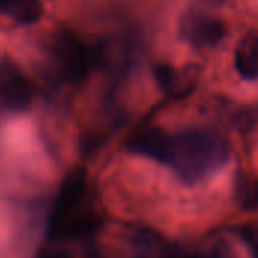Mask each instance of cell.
<instances>
[{
	"mask_svg": "<svg viewBox=\"0 0 258 258\" xmlns=\"http://www.w3.org/2000/svg\"><path fill=\"white\" fill-rule=\"evenodd\" d=\"M230 159L227 139L210 128H187L168 133L160 157L181 183L194 186L219 171Z\"/></svg>",
	"mask_w": 258,
	"mask_h": 258,
	"instance_id": "6da1fadb",
	"label": "cell"
},
{
	"mask_svg": "<svg viewBox=\"0 0 258 258\" xmlns=\"http://www.w3.org/2000/svg\"><path fill=\"white\" fill-rule=\"evenodd\" d=\"M236 70L249 82H254L258 76V36L252 30L246 33L236 48Z\"/></svg>",
	"mask_w": 258,
	"mask_h": 258,
	"instance_id": "52a82bcc",
	"label": "cell"
},
{
	"mask_svg": "<svg viewBox=\"0 0 258 258\" xmlns=\"http://www.w3.org/2000/svg\"><path fill=\"white\" fill-rule=\"evenodd\" d=\"M154 79L157 82V85L160 86V89L168 91L174 86L175 82V74H174V68L169 67L168 63H159L154 67Z\"/></svg>",
	"mask_w": 258,
	"mask_h": 258,
	"instance_id": "30bf717a",
	"label": "cell"
},
{
	"mask_svg": "<svg viewBox=\"0 0 258 258\" xmlns=\"http://www.w3.org/2000/svg\"><path fill=\"white\" fill-rule=\"evenodd\" d=\"M101 225L85 169L74 168L63 178L47 221L51 240H88Z\"/></svg>",
	"mask_w": 258,
	"mask_h": 258,
	"instance_id": "7a4b0ae2",
	"label": "cell"
},
{
	"mask_svg": "<svg viewBox=\"0 0 258 258\" xmlns=\"http://www.w3.org/2000/svg\"><path fill=\"white\" fill-rule=\"evenodd\" d=\"M32 101V89L24 74L6 59H0V104L12 112H21Z\"/></svg>",
	"mask_w": 258,
	"mask_h": 258,
	"instance_id": "277c9868",
	"label": "cell"
},
{
	"mask_svg": "<svg viewBox=\"0 0 258 258\" xmlns=\"http://www.w3.org/2000/svg\"><path fill=\"white\" fill-rule=\"evenodd\" d=\"M168 138V132L160 127L145 125L138 128L125 142V150L128 153L148 157L151 160L160 162L165 142Z\"/></svg>",
	"mask_w": 258,
	"mask_h": 258,
	"instance_id": "8992f818",
	"label": "cell"
},
{
	"mask_svg": "<svg viewBox=\"0 0 258 258\" xmlns=\"http://www.w3.org/2000/svg\"><path fill=\"white\" fill-rule=\"evenodd\" d=\"M237 187V198L246 209H254L255 207V190L254 184L249 183L246 177L240 178L236 184Z\"/></svg>",
	"mask_w": 258,
	"mask_h": 258,
	"instance_id": "9c48e42d",
	"label": "cell"
},
{
	"mask_svg": "<svg viewBox=\"0 0 258 258\" xmlns=\"http://www.w3.org/2000/svg\"><path fill=\"white\" fill-rule=\"evenodd\" d=\"M53 62L60 76L70 83L83 82L94 63L92 51L73 32L62 30L53 38Z\"/></svg>",
	"mask_w": 258,
	"mask_h": 258,
	"instance_id": "3957f363",
	"label": "cell"
},
{
	"mask_svg": "<svg viewBox=\"0 0 258 258\" xmlns=\"http://www.w3.org/2000/svg\"><path fill=\"white\" fill-rule=\"evenodd\" d=\"M0 14L18 24H32L42 17L41 0H0Z\"/></svg>",
	"mask_w": 258,
	"mask_h": 258,
	"instance_id": "ba28073f",
	"label": "cell"
},
{
	"mask_svg": "<svg viewBox=\"0 0 258 258\" xmlns=\"http://www.w3.org/2000/svg\"><path fill=\"white\" fill-rule=\"evenodd\" d=\"M227 33L225 23L206 14H187L180 24V35L197 48L218 45Z\"/></svg>",
	"mask_w": 258,
	"mask_h": 258,
	"instance_id": "5b68a950",
	"label": "cell"
},
{
	"mask_svg": "<svg viewBox=\"0 0 258 258\" xmlns=\"http://www.w3.org/2000/svg\"><path fill=\"white\" fill-rule=\"evenodd\" d=\"M35 258H73L65 249L60 248H45Z\"/></svg>",
	"mask_w": 258,
	"mask_h": 258,
	"instance_id": "8fae6325",
	"label": "cell"
}]
</instances>
